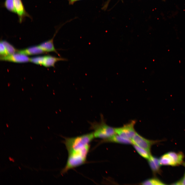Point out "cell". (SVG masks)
I'll return each mask as SVG.
<instances>
[{
  "instance_id": "8992f818",
  "label": "cell",
  "mask_w": 185,
  "mask_h": 185,
  "mask_svg": "<svg viewBox=\"0 0 185 185\" xmlns=\"http://www.w3.org/2000/svg\"><path fill=\"white\" fill-rule=\"evenodd\" d=\"M15 7L19 23H21L26 17L32 20L31 16L26 11L22 0H14Z\"/></svg>"
},
{
  "instance_id": "7c38bea8",
  "label": "cell",
  "mask_w": 185,
  "mask_h": 185,
  "mask_svg": "<svg viewBox=\"0 0 185 185\" xmlns=\"http://www.w3.org/2000/svg\"><path fill=\"white\" fill-rule=\"evenodd\" d=\"M110 142L118 143L130 144H133L130 139L122 137L116 133L110 137L105 140H102L100 143Z\"/></svg>"
},
{
  "instance_id": "d6986e66",
  "label": "cell",
  "mask_w": 185,
  "mask_h": 185,
  "mask_svg": "<svg viewBox=\"0 0 185 185\" xmlns=\"http://www.w3.org/2000/svg\"><path fill=\"white\" fill-rule=\"evenodd\" d=\"M171 184L177 185H185V173H184L183 176L180 179Z\"/></svg>"
},
{
  "instance_id": "8fae6325",
  "label": "cell",
  "mask_w": 185,
  "mask_h": 185,
  "mask_svg": "<svg viewBox=\"0 0 185 185\" xmlns=\"http://www.w3.org/2000/svg\"><path fill=\"white\" fill-rule=\"evenodd\" d=\"M68 59L64 58L57 57L50 55L44 56L42 65L46 67H53L55 63L59 61H67Z\"/></svg>"
},
{
  "instance_id": "9c48e42d",
  "label": "cell",
  "mask_w": 185,
  "mask_h": 185,
  "mask_svg": "<svg viewBox=\"0 0 185 185\" xmlns=\"http://www.w3.org/2000/svg\"><path fill=\"white\" fill-rule=\"evenodd\" d=\"M150 168L153 174H161L162 171L161 169V166L160 164L159 159L156 157L151 155L148 160Z\"/></svg>"
},
{
  "instance_id": "3957f363",
  "label": "cell",
  "mask_w": 185,
  "mask_h": 185,
  "mask_svg": "<svg viewBox=\"0 0 185 185\" xmlns=\"http://www.w3.org/2000/svg\"><path fill=\"white\" fill-rule=\"evenodd\" d=\"M184 157L182 152L170 151L163 154L159 159L161 165L176 166L183 164Z\"/></svg>"
},
{
  "instance_id": "ffe728a7",
  "label": "cell",
  "mask_w": 185,
  "mask_h": 185,
  "mask_svg": "<svg viewBox=\"0 0 185 185\" xmlns=\"http://www.w3.org/2000/svg\"><path fill=\"white\" fill-rule=\"evenodd\" d=\"M81 0H68L69 3L70 5H73L75 2Z\"/></svg>"
},
{
  "instance_id": "277c9868",
  "label": "cell",
  "mask_w": 185,
  "mask_h": 185,
  "mask_svg": "<svg viewBox=\"0 0 185 185\" xmlns=\"http://www.w3.org/2000/svg\"><path fill=\"white\" fill-rule=\"evenodd\" d=\"M136 123L132 120L121 127L115 128L116 133L123 138L131 139L136 133L134 128Z\"/></svg>"
},
{
  "instance_id": "9a60e30c",
  "label": "cell",
  "mask_w": 185,
  "mask_h": 185,
  "mask_svg": "<svg viewBox=\"0 0 185 185\" xmlns=\"http://www.w3.org/2000/svg\"><path fill=\"white\" fill-rule=\"evenodd\" d=\"M3 5V6L9 11L16 14L14 0H5Z\"/></svg>"
},
{
  "instance_id": "2e32d148",
  "label": "cell",
  "mask_w": 185,
  "mask_h": 185,
  "mask_svg": "<svg viewBox=\"0 0 185 185\" xmlns=\"http://www.w3.org/2000/svg\"><path fill=\"white\" fill-rule=\"evenodd\" d=\"M4 45L8 55L13 54L17 52V50L10 43L5 40L2 41Z\"/></svg>"
},
{
  "instance_id": "30bf717a",
  "label": "cell",
  "mask_w": 185,
  "mask_h": 185,
  "mask_svg": "<svg viewBox=\"0 0 185 185\" xmlns=\"http://www.w3.org/2000/svg\"><path fill=\"white\" fill-rule=\"evenodd\" d=\"M17 52L27 56L42 54L44 53L45 52L39 45H38L17 50Z\"/></svg>"
},
{
  "instance_id": "5bb4252c",
  "label": "cell",
  "mask_w": 185,
  "mask_h": 185,
  "mask_svg": "<svg viewBox=\"0 0 185 185\" xmlns=\"http://www.w3.org/2000/svg\"><path fill=\"white\" fill-rule=\"evenodd\" d=\"M133 146L138 154L143 158L148 160L151 155L150 153L143 149L134 144Z\"/></svg>"
},
{
  "instance_id": "4fadbf2b",
  "label": "cell",
  "mask_w": 185,
  "mask_h": 185,
  "mask_svg": "<svg viewBox=\"0 0 185 185\" xmlns=\"http://www.w3.org/2000/svg\"><path fill=\"white\" fill-rule=\"evenodd\" d=\"M141 184L144 185H162L166 184L160 179L155 177L146 179L142 182Z\"/></svg>"
},
{
  "instance_id": "5b68a950",
  "label": "cell",
  "mask_w": 185,
  "mask_h": 185,
  "mask_svg": "<svg viewBox=\"0 0 185 185\" xmlns=\"http://www.w3.org/2000/svg\"><path fill=\"white\" fill-rule=\"evenodd\" d=\"M131 139L133 144L143 149L150 153L152 146L161 141L160 140H153L147 139L136 132Z\"/></svg>"
},
{
  "instance_id": "52a82bcc",
  "label": "cell",
  "mask_w": 185,
  "mask_h": 185,
  "mask_svg": "<svg viewBox=\"0 0 185 185\" xmlns=\"http://www.w3.org/2000/svg\"><path fill=\"white\" fill-rule=\"evenodd\" d=\"M0 60L18 63H22L30 61V58L27 55L17 53L7 55L0 57Z\"/></svg>"
},
{
  "instance_id": "6da1fadb",
  "label": "cell",
  "mask_w": 185,
  "mask_h": 185,
  "mask_svg": "<svg viewBox=\"0 0 185 185\" xmlns=\"http://www.w3.org/2000/svg\"><path fill=\"white\" fill-rule=\"evenodd\" d=\"M90 144L74 146L67 149L68 156L66 163L62 169L67 172L69 170L84 164L89 150Z\"/></svg>"
},
{
  "instance_id": "7a4b0ae2",
  "label": "cell",
  "mask_w": 185,
  "mask_h": 185,
  "mask_svg": "<svg viewBox=\"0 0 185 185\" xmlns=\"http://www.w3.org/2000/svg\"><path fill=\"white\" fill-rule=\"evenodd\" d=\"M90 128L94 131L95 138L105 140L116 134L115 128L107 125L103 115H101V120L99 122H90Z\"/></svg>"
},
{
  "instance_id": "ac0fdd59",
  "label": "cell",
  "mask_w": 185,
  "mask_h": 185,
  "mask_svg": "<svg viewBox=\"0 0 185 185\" xmlns=\"http://www.w3.org/2000/svg\"><path fill=\"white\" fill-rule=\"evenodd\" d=\"M0 54L1 57L8 55L6 48L2 41H1L0 43Z\"/></svg>"
},
{
  "instance_id": "44dd1931",
  "label": "cell",
  "mask_w": 185,
  "mask_h": 185,
  "mask_svg": "<svg viewBox=\"0 0 185 185\" xmlns=\"http://www.w3.org/2000/svg\"><path fill=\"white\" fill-rule=\"evenodd\" d=\"M182 164L185 167V162H184Z\"/></svg>"
},
{
  "instance_id": "e0dca14e",
  "label": "cell",
  "mask_w": 185,
  "mask_h": 185,
  "mask_svg": "<svg viewBox=\"0 0 185 185\" xmlns=\"http://www.w3.org/2000/svg\"><path fill=\"white\" fill-rule=\"evenodd\" d=\"M44 56H38L30 58V61L38 65H42Z\"/></svg>"
},
{
  "instance_id": "ba28073f",
  "label": "cell",
  "mask_w": 185,
  "mask_h": 185,
  "mask_svg": "<svg viewBox=\"0 0 185 185\" xmlns=\"http://www.w3.org/2000/svg\"><path fill=\"white\" fill-rule=\"evenodd\" d=\"M59 29L60 28L57 29L53 36L52 39L41 43L38 45L45 52H54L57 54L60 57V55L55 48L53 43L54 37Z\"/></svg>"
}]
</instances>
